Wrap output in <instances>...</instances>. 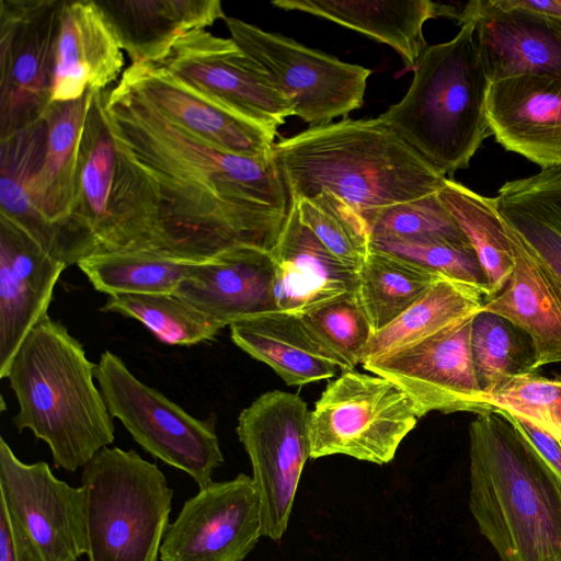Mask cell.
I'll list each match as a JSON object with an SVG mask.
<instances>
[{
	"label": "cell",
	"instance_id": "7a4b0ae2",
	"mask_svg": "<svg viewBox=\"0 0 561 561\" xmlns=\"http://www.w3.org/2000/svg\"><path fill=\"white\" fill-rule=\"evenodd\" d=\"M469 425V510L501 561H561V482L511 416Z\"/></svg>",
	"mask_w": 561,
	"mask_h": 561
},
{
	"label": "cell",
	"instance_id": "603a6c76",
	"mask_svg": "<svg viewBox=\"0 0 561 561\" xmlns=\"http://www.w3.org/2000/svg\"><path fill=\"white\" fill-rule=\"evenodd\" d=\"M122 50L95 0H62L51 102L107 89L124 72Z\"/></svg>",
	"mask_w": 561,
	"mask_h": 561
},
{
	"label": "cell",
	"instance_id": "484cf974",
	"mask_svg": "<svg viewBox=\"0 0 561 561\" xmlns=\"http://www.w3.org/2000/svg\"><path fill=\"white\" fill-rule=\"evenodd\" d=\"M130 64L158 62L184 34L226 19L219 0H95Z\"/></svg>",
	"mask_w": 561,
	"mask_h": 561
},
{
	"label": "cell",
	"instance_id": "d590c367",
	"mask_svg": "<svg viewBox=\"0 0 561 561\" xmlns=\"http://www.w3.org/2000/svg\"><path fill=\"white\" fill-rule=\"evenodd\" d=\"M141 322L157 339L170 345L210 341L224 327L175 294L108 296L100 308Z\"/></svg>",
	"mask_w": 561,
	"mask_h": 561
},
{
	"label": "cell",
	"instance_id": "7bdbcfd3",
	"mask_svg": "<svg viewBox=\"0 0 561 561\" xmlns=\"http://www.w3.org/2000/svg\"><path fill=\"white\" fill-rule=\"evenodd\" d=\"M0 561H31L20 533L0 499Z\"/></svg>",
	"mask_w": 561,
	"mask_h": 561
},
{
	"label": "cell",
	"instance_id": "5b68a950",
	"mask_svg": "<svg viewBox=\"0 0 561 561\" xmlns=\"http://www.w3.org/2000/svg\"><path fill=\"white\" fill-rule=\"evenodd\" d=\"M459 25L450 41L427 46L404 96L378 116L444 176L467 168L492 135L485 111L491 81L472 22Z\"/></svg>",
	"mask_w": 561,
	"mask_h": 561
},
{
	"label": "cell",
	"instance_id": "9a60e30c",
	"mask_svg": "<svg viewBox=\"0 0 561 561\" xmlns=\"http://www.w3.org/2000/svg\"><path fill=\"white\" fill-rule=\"evenodd\" d=\"M473 317L362 366L400 387L419 417L432 411L479 413L483 409L471 353Z\"/></svg>",
	"mask_w": 561,
	"mask_h": 561
},
{
	"label": "cell",
	"instance_id": "60d3db41",
	"mask_svg": "<svg viewBox=\"0 0 561 561\" xmlns=\"http://www.w3.org/2000/svg\"><path fill=\"white\" fill-rule=\"evenodd\" d=\"M482 408L525 419L561 442V378L536 373L516 376L482 398Z\"/></svg>",
	"mask_w": 561,
	"mask_h": 561
},
{
	"label": "cell",
	"instance_id": "ee69618b",
	"mask_svg": "<svg viewBox=\"0 0 561 561\" xmlns=\"http://www.w3.org/2000/svg\"><path fill=\"white\" fill-rule=\"evenodd\" d=\"M514 5L561 20V0H510Z\"/></svg>",
	"mask_w": 561,
	"mask_h": 561
},
{
	"label": "cell",
	"instance_id": "ac0fdd59",
	"mask_svg": "<svg viewBox=\"0 0 561 561\" xmlns=\"http://www.w3.org/2000/svg\"><path fill=\"white\" fill-rule=\"evenodd\" d=\"M486 118L496 141L541 169L561 167V79L517 76L490 83Z\"/></svg>",
	"mask_w": 561,
	"mask_h": 561
},
{
	"label": "cell",
	"instance_id": "d4e9b609",
	"mask_svg": "<svg viewBox=\"0 0 561 561\" xmlns=\"http://www.w3.org/2000/svg\"><path fill=\"white\" fill-rule=\"evenodd\" d=\"M510 233L514 268L504 287L484 301L483 309L527 333L535 348L536 369L561 363V284L511 226Z\"/></svg>",
	"mask_w": 561,
	"mask_h": 561
},
{
	"label": "cell",
	"instance_id": "7402d4cb",
	"mask_svg": "<svg viewBox=\"0 0 561 561\" xmlns=\"http://www.w3.org/2000/svg\"><path fill=\"white\" fill-rule=\"evenodd\" d=\"M271 253L277 311L297 314L357 291L358 270L327 249L302 224L293 202Z\"/></svg>",
	"mask_w": 561,
	"mask_h": 561
},
{
	"label": "cell",
	"instance_id": "d6a6232c",
	"mask_svg": "<svg viewBox=\"0 0 561 561\" xmlns=\"http://www.w3.org/2000/svg\"><path fill=\"white\" fill-rule=\"evenodd\" d=\"M442 276L419 263L370 247L358 270L356 294L374 333L398 318Z\"/></svg>",
	"mask_w": 561,
	"mask_h": 561
},
{
	"label": "cell",
	"instance_id": "8992f818",
	"mask_svg": "<svg viewBox=\"0 0 561 561\" xmlns=\"http://www.w3.org/2000/svg\"><path fill=\"white\" fill-rule=\"evenodd\" d=\"M89 561H158L173 490L135 450L104 447L83 467Z\"/></svg>",
	"mask_w": 561,
	"mask_h": 561
},
{
	"label": "cell",
	"instance_id": "4fadbf2b",
	"mask_svg": "<svg viewBox=\"0 0 561 561\" xmlns=\"http://www.w3.org/2000/svg\"><path fill=\"white\" fill-rule=\"evenodd\" d=\"M0 499L31 561H78L87 554L85 493L57 479L47 462H22L0 438Z\"/></svg>",
	"mask_w": 561,
	"mask_h": 561
},
{
	"label": "cell",
	"instance_id": "e0dca14e",
	"mask_svg": "<svg viewBox=\"0 0 561 561\" xmlns=\"http://www.w3.org/2000/svg\"><path fill=\"white\" fill-rule=\"evenodd\" d=\"M66 267L18 224L0 216V378L26 335L47 316Z\"/></svg>",
	"mask_w": 561,
	"mask_h": 561
},
{
	"label": "cell",
	"instance_id": "7c38bea8",
	"mask_svg": "<svg viewBox=\"0 0 561 561\" xmlns=\"http://www.w3.org/2000/svg\"><path fill=\"white\" fill-rule=\"evenodd\" d=\"M62 0H0V139L43 118L51 102Z\"/></svg>",
	"mask_w": 561,
	"mask_h": 561
},
{
	"label": "cell",
	"instance_id": "f6af8a7d",
	"mask_svg": "<svg viewBox=\"0 0 561 561\" xmlns=\"http://www.w3.org/2000/svg\"><path fill=\"white\" fill-rule=\"evenodd\" d=\"M561 443V442H560Z\"/></svg>",
	"mask_w": 561,
	"mask_h": 561
},
{
	"label": "cell",
	"instance_id": "6da1fadb",
	"mask_svg": "<svg viewBox=\"0 0 561 561\" xmlns=\"http://www.w3.org/2000/svg\"><path fill=\"white\" fill-rule=\"evenodd\" d=\"M102 102L116 146L147 175L157 201L159 230L152 252L205 263L251 245L271 251L291 199L271 159L219 150L162 115L119 79Z\"/></svg>",
	"mask_w": 561,
	"mask_h": 561
},
{
	"label": "cell",
	"instance_id": "cb8c5ba5",
	"mask_svg": "<svg viewBox=\"0 0 561 561\" xmlns=\"http://www.w3.org/2000/svg\"><path fill=\"white\" fill-rule=\"evenodd\" d=\"M271 3L334 22L386 44L411 71L427 48L424 24L438 16L456 20L459 11L450 3L430 0H275Z\"/></svg>",
	"mask_w": 561,
	"mask_h": 561
},
{
	"label": "cell",
	"instance_id": "f35d334b",
	"mask_svg": "<svg viewBox=\"0 0 561 561\" xmlns=\"http://www.w3.org/2000/svg\"><path fill=\"white\" fill-rule=\"evenodd\" d=\"M370 247L419 263L446 277L472 285L490 298L485 273L468 239L370 237Z\"/></svg>",
	"mask_w": 561,
	"mask_h": 561
},
{
	"label": "cell",
	"instance_id": "e575fe53",
	"mask_svg": "<svg viewBox=\"0 0 561 561\" xmlns=\"http://www.w3.org/2000/svg\"><path fill=\"white\" fill-rule=\"evenodd\" d=\"M471 353L482 398L516 376L536 371L535 348L527 333L483 308L473 317Z\"/></svg>",
	"mask_w": 561,
	"mask_h": 561
},
{
	"label": "cell",
	"instance_id": "b9f144b4",
	"mask_svg": "<svg viewBox=\"0 0 561 561\" xmlns=\"http://www.w3.org/2000/svg\"><path fill=\"white\" fill-rule=\"evenodd\" d=\"M506 413L561 482V443L529 421Z\"/></svg>",
	"mask_w": 561,
	"mask_h": 561
},
{
	"label": "cell",
	"instance_id": "d6986e66",
	"mask_svg": "<svg viewBox=\"0 0 561 561\" xmlns=\"http://www.w3.org/2000/svg\"><path fill=\"white\" fill-rule=\"evenodd\" d=\"M121 79L168 119L208 145L238 156L273 157L275 134L201 96L158 65L130 64Z\"/></svg>",
	"mask_w": 561,
	"mask_h": 561
},
{
	"label": "cell",
	"instance_id": "4316f807",
	"mask_svg": "<svg viewBox=\"0 0 561 561\" xmlns=\"http://www.w3.org/2000/svg\"><path fill=\"white\" fill-rule=\"evenodd\" d=\"M117 167V148L103 108L101 91L94 92L79 146L77 197L67 227L90 255L106 236Z\"/></svg>",
	"mask_w": 561,
	"mask_h": 561
},
{
	"label": "cell",
	"instance_id": "9c48e42d",
	"mask_svg": "<svg viewBox=\"0 0 561 561\" xmlns=\"http://www.w3.org/2000/svg\"><path fill=\"white\" fill-rule=\"evenodd\" d=\"M225 23L234 43L259 62L294 105V116L313 126L362 107L371 70L271 33L237 18Z\"/></svg>",
	"mask_w": 561,
	"mask_h": 561
},
{
	"label": "cell",
	"instance_id": "44dd1931",
	"mask_svg": "<svg viewBox=\"0 0 561 561\" xmlns=\"http://www.w3.org/2000/svg\"><path fill=\"white\" fill-rule=\"evenodd\" d=\"M94 92L87 90L77 100L49 105L43 116L47 125L46 150L30 187L34 209L58 234L67 266L89 256L67 222L76 203L80 138Z\"/></svg>",
	"mask_w": 561,
	"mask_h": 561
},
{
	"label": "cell",
	"instance_id": "8d00e7d4",
	"mask_svg": "<svg viewBox=\"0 0 561 561\" xmlns=\"http://www.w3.org/2000/svg\"><path fill=\"white\" fill-rule=\"evenodd\" d=\"M309 339L342 371L363 363L374 330L356 293L297 313Z\"/></svg>",
	"mask_w": 561,
	"mask_h": 561
},
{
	"label": "cell",
	"instance_id": "f1b7e54d",
	"mask_svg": "<svg viewBox=\"0 0 561 561\" xmlns=\"http://www.w3.org/2000/svg\"><path fill=\"white\" fill-rule=\"evenodd\" d=\"M493 198L501 217L561 284V167L508 181Z\"/></svg>",
	"mask_w": 561,
	"mask_h": 561
},
{
	"label": "cell",
	"instance_id": "5bb4252c",
	"mask_svg": "<svg viewBox=\"0 0 561 561\" xmlns=\"http://www.w3.org/2000/svg\"><path fill=\"white\" fill-rule=\"evenodd\" d=\"M263 536L262 505L252 477L211 482L169 524L161 561H243Z\"/></svg>",
	"mask_w": 561,
	"mask_h": 561
},
{
	"label": "cell",
	"instance_id": "74e56055",
	"mask_svg": "<svg viewBox=\"0 0 561 561\" xmlns=\"http://www.w3.org/2000/svg\"><path fill=\"white\" fill-rule=\"evenodd\" d=\"M291 202L302 224L327 249L359 270L370 250V233L360 213L328 190Z\"/></svg>",
	"mask_w": 561,
	"mask_h": 561
},
{
	"label": "cell",
	"instance_id": "ba28073f",
	"mask_svg": "<svg viewBox=\"0 0 561 561\" xmlns=\"http://www.w3.org/2000/svg\"><path fill=\"white\" fill-rule=\"evenodd\" d=\"M95 379L112 417L151 456L187 473L201 488L224 462L213 417L196 419L147 386L124 362L105 351Z\"/></svg>",
	"mask_w": 561,
	"mask_h": 561
},
{
	"label": "cell",
	"instance_id": "30bf717a",
	"mask_svg": "<svg viewBox=\"0 0 561 561\" xmlns=\"http://www.w3.org/2000/svg\"><path fill=\"white\" fill-rule=\"evenodd\" d=\"M310 411L301 397L262 393L238 417L237 435L252 466L263 516V536L278 541L291 514L299 480L310 458Z\"/></svg>",
	"mask_w": 561,
	"mask_h": 561
},
{
	"label": "cell",
	"instance_id": "ffe728a7",
	"mask_svg": "<svg viewBox=\"0 0 561 561\" xmlns=\"http://www.w3.org/2000/svg\"><path fill=\"white\" fill-rule=\"evenodd\" d=\"M274 278L271 251L239 245L205 263L190 264L174 294L225 328L277 311Z\"/></svg>",
	"mask_w": 561,
	"mask_h": 561
},
{
	"label": "cell",
	"instance_id": "2e32d148",
	"mask_svg": "<svg viewBox=\"0 0 561 561\" xmlns=\"http://www.w3.org/2000/svg\"><path fill=\"white\" fill-rule=\"evenodd\" d=\"M456 21L472 22L491 82L526 75L561 79V20L510 0H473L459 10Z\"/></svg>",
	"mask_w": 561,
	"mask_h": 561
},
{
	"label": "cell",
	"instance_id": "836d02e7",
	"mask_svg": "<svg viewBox=\"0 0 561 561\" xmlns=\"http://www.w3.org/2000/svg\"><path fill=\"white\" fill-rule=\"evenodd\" d=\"M190 264L152 251L126 250L98 251L77 265L95 290L115 296L174 294Z\"/></svg>",
	"mask_w": 561,
	"mask_h": 561
},
{
	"label": "cell",
	"instance_id": "4dcf8cb0",
	"mask_svg": "<svg viewBox=\"0 0 561 561\" xmlns=\"http://www.w3.org/2000/svg\"><path fill=\"white\" fill-rule=\"evenodd\" d=\"M485 298L486 295L481 289L442 276L398 318L374 333L362 365L478 313L482 310Z\"/></svg>",
	"mask_w": 561,
	"mask_h": 561
},
{
	"label": "cell",
	"instance_id": "3957f363",
	"mask_svg": "<svg viewBox=\"0 0 561 561\" xmlns=\"http://www.w3.org/2000/svg\"><path fill=\"white\" fill-rule=\"evenodd\" d=\"M273 154L291 201L328 190L360 214L435 194L447 179L379 117L309 127Z\"/></svg>",
	"mask_w": 561,
	"mask_h": 561
},
{
	"label": "cell",
	"instance_id": "8fae6325",
	"mask_svg": "<svg viewBox=\"0 0 561 561\" xmlns=\"http://www.w3.org/2000/svg\"><path fill=\"white\" fill-rule=\"evenodd\" d=\"M152 64L201 96L275 135L294 116L290 100L231 37L206 28L191 31Z\"/></svg>",
	"mask_w": 561,
	"mask_h": 561
},
{
	"label": "cell",
	"instance_id": "277c9868",
	"mask_svg": "<svg viewBox=\"0 0 561 561\" xmlns=\"http://www.w3.org/2000/svg\"><path fill=\"white\" fill-rule=\"evenodd\" d=\"M95 369L81 343L47 314L26 335L3 377L19 404L15 427L44 440L55 466L69 472L115 439Z\"/></svg>",
	"mask_w": 561,
	"mask_h": 561
},
{
	"label": "cell",
	"instance_id": "83f0119b",
	"mask_svg": "<svg viewBox=\"0 0 561 561\" xmlns=\"http://www.w3.org/2000/svg\"><path fill=\"white\" fill-rule=\"evenodd\" d=\"M232 342L270 366L288 386L332 378L337 367L317 347L295 313L272 311L230 325Z\"/></svg>",
	"mask_w": 561,
	"mask_h": 561
},
{
	"label": "cell",
	"instance_id": "ab89813d",
	"mask_svg": "<svg viewBox=\"0 0 561 561\" xmlns=\"http://www.w3.org/2000/svg\"><path fill=\"white\" fill-rule=\"evenodd\" d=\"M437 193L363 211L370 237L468 239Z\"/></svg>",
	"mask_w": 561,
	"mask_h": 561
},
{
	"label": "cell",
	"instance_id": "f546056e",
	"mask_svg": "<svg viewBox=\"0 0 561 561\" xmlns=\"http://www.w3.org/2000/svg\"><path fill=\"white\" fill-rule=\"evenodd\" d=\"M46 144L44 118L0 139V216L13 220L54 259L65 263L57 232L37 214L30 198Z\"/></svg>",
	"mask_w": 561,
	"mask_h": 561
},
{
	"label": "cell",
	"instance_id": "1f68e13d",
	"mask_svg": "<svg viewBox=\"0 0 561 561\" xmlns=\"http://www.w3.org/2000/svg\"><path fill=\"white\" fill-rule=\"evenodd\" d=\"M437 195L473 247L491 298L504 287L515 264L508 224L499 214L494 198L451 179L445 180Z\"/></svg>",
	"mask_w": 561,
	"mask_h": 561
},
{
	"label": "cell",
	"instance_id": "52a82bcc",
	"mask_svg": "<svg viewBox=\"0 0 561 561\" xmlns=\"http://www.w3.org/2000/svg\"><path fill=\"white\" fill-rule=\"evenodd\" d=\"M419 419L412 399L392 381L342 371L310 411V458L345 455L388 463Z\"/></svg>",
	"mask_w": 561,
	"mask_h": 561
}]
</instances>
